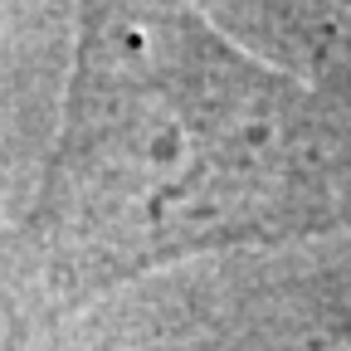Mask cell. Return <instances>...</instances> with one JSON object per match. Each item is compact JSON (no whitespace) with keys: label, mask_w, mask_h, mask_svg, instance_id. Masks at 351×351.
Segmentation results:
<instances>
[{"label":"cell","mask_w":351,"mask_h":351,"mask_svg":"<svg viewBox=\"0 0 351 351\" xmlns=\"http://www.w3.org/2000/svg\"><path fill=\"white\" fill-rule=\"evenodd\" d=\"M351 225V112L239 54L186 0H83L44 230L69 283Z\"/></svg>","instance_id":"6da1fadb"}]
</instances>
